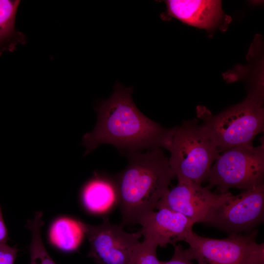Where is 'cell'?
<instances>
[{"mask_svg":"<svg viewBox=\"0 0 264 264\" xmlns=\"http://www.w3.org/2000/svg\"><path fill=\"white\" fill-rule=\"evenodd\" d=\"M133 89L117 83L110 97L95 108L94 130L83 137L85 154L103 144H111L126 154L169 146L175 127L167 129L143 114L132 98Z\"/></svg>","mask_w":264,"mask_h":264,"instance_id":"6da1fadb","label":"cell"},{"mask_svg":"<svg viewBox=\"0 0 264 264\" xmlns=\"http://www.w3.org/2000/svg\"><path fill=\"white\" fill-rule=\"evenodd\" d=\"M128 164L113 178L124 227L137 223L145 214L155 210L176 177L168 158L159 148L126 154Z\"/></svg>","mask_w":264,"mask_h":264,"instance_id":"7a4b0ae2","label":"cell"},{"mask_svg":"<svg viewBox=\"0 0 264 264\" xmlns=\"http://www.w3.org/2000/svg\"><path fill=\"white\" fill-rule=\"evenodd\" d=\"M263 101L248 96L241 103L216 115L203 107L197 114L204 131L219 153L232 148L252 145L255 137L264 131Z\"/></svg>","mask_w":264,"mask_h":264,"instance_id":"3957f363","label":"cell"},{"mask_svg":"<svg viewBox=\"0 0 264 264\" xmlns=\"http://www.w3.org/2000/svg\"><path fill=\"white\" fill-rule=\"evenodd\" d=\"M169 163L178 182L201 184L206 181L220 153L196 119L175 127L170 144Z\"/></svg>","mask_w":264,"mask_h":264,"instance_id":"277c9868","label":"cell"},{"mask_svg":"<svg viewBox=\"0 0 264 264\" xmlns=\"http://www.w3.org/2000/svg\"><path fill=\"white\" fill-rule=\"evenodd\" d=\"M264 144L241 145L220 154L206 181L208 189L217 187L220 194L231 188L251 189L264 184Z\"/></svg>","mask_w":264,"mask_h":264,"instance_id":"5b68a950","label":"cell"},{"mask_svg":"<svg viewBox=\"0 0 264 264\" xmlns=\"http://www.w3.org/2000/svg\"><path fill=\"white\" fill-rule=\"evenodd\" d=\"M257 230L223 239L199 236L193 230L184 241L186 255L198 264H264V243L256 241Z\"/></svg>","mask_w":264,"mask_h":264,"instance_id":"8992f818","label":"cell"},{"mask_svg":"<svg viewBox=\"0 0 264 264\" xmlns=\"http://www.w3.org/2000/svg\"><path fill=\"white\" fill-rule=\"evenodd\" d=\"M264 220V184L234 196L230 192L212 206L202 223L229 235L248 233Z\"/></svg>","mask_w":264,"mask_h":264,"instance_id":"52a82bcc","label":"cell"},{"mask_svg":"<svg viewBox=\"0 0 264 264\" xmlns=\"http://www.w3.org/2000/svg\"><path fill=\"white\" fill-rule=\"evenodd\" d=\"M81 223L90 244L88 257L98 264H129L140 243V230L128 233L121 224H112L107 218L96 226Z\"/></svg>","mask_w":264,"mask_h":264,"instance_id":"ba28073f","label":"cell"},{"mask_svg":"<svg viewBox=\"0 0 264 264\" xmlns=\"http://www.w3.org/2000/svg\"><path fill=\"white\" fill-rule=\"evenodd\" d=\"M224 194L213 193L201 184L178 181L159 201L155 209L167 208L190 218L195 223L202 222L210 208Z\"/></svg>","mask_w":264,"mask_h":264,"instance_id":"9c48e42d","label":"cell"},{"mask_svg":"<svg viewBox=\"0 0 264 264\" xmlns=\"http://www.w3.org/2000/svg\"><path fill=\"white\" fill-rule=\"evenodd\" d=\"M143 215L138 223L141 225L144 240L158 246L168 244L173 245L178 242L184 241L187 235L193 230L195 222L184 215L167 208H161Z\"/></svg>","mask_w":264,"mask_h":264,"instance_id":"30bf717a","label":"cell"},{"mask_svg":"<svg viewBox=\"0 0 264 264\" xmlns=\"http://www.w3.org/2000/svg\"><path fill=\"white\" fill-rule=\"evenodd\" d=\"M165 3L167 9L161 14L163 20L176 18L207 30L218 25L223 15L219 0H167Z\"/></svg>","mask_w":264,"mask_h":264,"instance_id":"8fae6325","label":"cell"},{"mask_svg":"<svg viewBox=\"0 0 264 264\" xmlns=\"http://www.w3.org/2000/svg\"><path fill=\"white\" fill-rule=\"evenodd\" d=\"M82 200L86 208L95 214H104L118 202V191L114 178L95 173L83 186Z\"/></svg>","mask_w":264,"mask_h":264,"instance_id":"7c38bea8","label":"cell"},{"mask_svg":"<svg viewBox=\"0 0 264 264\" xmlns=\"http://www.w3.org/2000/svg\"><path fill=\"white\" fill-rule=\"evenodd\" d=\"M20 0H0V56L5 51L13 52L19 44L26 42L25 35L15 28Z\"/></svg>","mask_w":264,"mask_h":264,"instance_id":"4fadbf2b","label":"cell"},{"mask_svg":"<svg viewBox=\"0 0 264 264\" xmlns=\"http://www.w3.org/2000/svg\"><path fill=\"white\" fill-rule=\"evenodd\" d=\"M84 235L81 221L61 218L52 224L49 231L51 243L65 251H71L80 245Z\"/></svg>","mask_w":264,"mask_h":264,"instance_id":"5bb4252c","label":"cell"},{"mask_svg":"<svg viewBox=\"0 0 264 264\" xmlns=\"http://www.w3.org/2000/svg\"><path fill=\"white\" fill-rule=\"evenodd\" d=\"M42 212H37L34 219L29 220L26 224V227L30 230L32 234L30 246V264H57L49 255L42 241Z\"/></svg>","mask_w":264,"mask_h":264,"instance_id":"9a60e30c","label":"cell"},{"mask_svg":"<svg viewBox=\"0 0 264 264\" xmlns=\"http://www.w3.org/2000/svg\"><path fill=\"white\" fill-rule=\"evenodd\" d=\"M157 247L155 243L144 240L135 250L129 264H161L157 257Z\"/></svg>","mask_w":264,"mask_h":264,"instance_id":"2e32d148","label":"cell"},{"mask_svg":"<svg viewBox=\"0 0 264 264\" xmlns=\"http://www.w3.org/2000/svg\"><path fill=\"white\" fill-rule=\"evenodd\" d=\"M18 249L7 243L0 244V264H14Z\"/></svg>","mask_w":264,"mask_h":264,"instance_id":"e0dca14e","label":"cell"},{"mask_svg":"<svg viewBox=\"0 0 264 264\" xmlns=\"http://www.w3.org/2000/svg\"><path fill=\"white\" fill-rule=\"evenodd\" d=\"M174 253L171 258L168 261L161 262V264H194L190 260L185 252V249L179 244H175Z\"/></svg>","mask_w":264,"mask_h":264,"instance_id":"ac0fdd59","label":"cell"},{"mask_svg":"<svg viewBox=\"0 0 264 264\" xmlns=\"http://www.w3.org/2000/svg\"><path fill=\"white\" fill-rule=\"evenodd\" d=\"M8 240L7 230L0 208V244L6 243Z\"/></svg>","mask_w":264,"mask_h":264,"instance_id":"d6986e66","label":"cell"}]
</instances>
